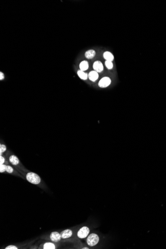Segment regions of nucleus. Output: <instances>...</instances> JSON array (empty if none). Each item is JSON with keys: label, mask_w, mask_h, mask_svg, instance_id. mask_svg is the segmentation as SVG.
I'll list each match as a JSON object with an SVG mask.
<instances>
[{"label": "nucleus", "mask_w": 166, "mask_h": 249, "mask_svg": "<svg viewBox=\"0 0 166 249\" xmlns=\"http://www.w3.org/2000/svg\"><path fill=\"white\" fill-rule=\"evenodd\" d=\"M90 232V230L87 226H83L78 231L77 233V236L79 239H85L89 236V234Z\"/></svg>", "instance_id": "20e7f679"}, {"label": "nucleus", "mask_w": 166, "mask_h": 249, "mask_svg": "<svg viewBox=\"0 0 166 249\" xmlns=\"http://www.w3.org/2000/svg\"><path fill=\"white\" fill-rule=\"evenodd\" d=\"M8 159L10 164L15 166V169H16L19 171H19H22V172L28 171V170L26 169V168H25V166H23V165L21 162V161H19V159L16 155L12 154H9L8 155Z\"/></svg>", "instance_id": "f03ea898"}, {"label": "nucleus", "mask_w": 166, "mask_h": 249, "mask_svg": "<svg viewBox=\"0 0 166 249\" xmlns=\"http://www.w3.org/2000/svg\"><path fill=\"white\" fill-rule=\"evenodd\" d=\"M7 161L4 157L2 155H0V164H4Z\"/></svg>", "instance_id": "6ab92c4d"}, {"label": "nucleus", "mask_w": 166, "mask_h": 249, "mask_svg": "<svg viewBox=\"0 0 166 249\" xmlns=\"http://www.w3.org/2000/svg\"><path fill=\"white\" fill-rule=\"evenodd\" d=\"M79 67L81 71H84L88 69L89 68V63L87 61H82L80 64Z\"/></svg>", "instance_id": "4468645a"}, {"label": "nucleus", "mask_w": 166, "mask_h": 249, "mask_svg": "<svg viewBox=\"0 0 166 249\" xmlns=\"http://www.w3.org/2000/svg\"><path fill=\"white\" fill-rule=\"evenodd\" d=\"M99 242V237L96 233H91L87 237L86 243L90 247H93L98 245Z\"/></svg>", "instance_id": "7ed1b4c3"}, {"label": "nucleus", "mask_w": 166, "mask_h": 249, "mask_svg": "<svg viewBox=\"0 0 166 249\" xmlns=\"http://www.w3.org/2000/svg\"><path fill=\"white\" fill-rule=\"evenodd\" d=\"M6 172L8 173V174H12L13 175L18 176L19 177L23 178L22 175H21V173L18 171H16V169H15L13 166H11L9 165H6Z\"/></svg>", "instance_id": "6e6552de"}, {"label": "nucleus", "mask_w": 166, "mask_h": 249, "mask_svg": "<svg viewBox=\"0 0 166 249\" xmlns=\"http://www.w3.org/2000/svg\"><path fill=\"white\" fill-rule=\"evenodd\" d=\"M7 149V146L4 144H1L0 145V155H2L4 153L6 152Z\"/></svg>", "instance_id": "f3484780"}, {"label": "nucleus", "mask_w": 166, "mask_h": 249, "mask_svg": "<svg viewBox=\"0 0 166 249\" xmlns=\"http://www.w3.org/2000/svg\"><path fill=\"white\" fill-rule=\"evenodd\" d=\"M4 74L3 73L1 72H0V80H3L4 79Z\"/></svg>", "instance_id": "412c9836"}, {"label": "nucleus", "mask_w": 166, "mask_h": 249, "mask_svg": "<svg viewBox=\"0 0 166 249\" xmlns=\"http://www.w3.org/2000/svg\"><path fill=\"white\" fill-rule=\"evenodd\" d=\"M111 83V80L109 77H105L99 80L98 85L100 88H105L108 87Z\"/></svg>", "instance_id": "423d86ee"}, {"label": "nucleus", "mask_w": 166, "mask_h": 249, "mask_svg": "<svg viewBox=\"0 0 166 249\" xmlns=\"http://www.w3.org/2000/svg\"><path fill=\"white\" fill-rule=\"evenodd\" d=\"M61 236L63 240H65L67 239H70L72 237L73 235V231L70 229H67L62 231L61 233Z\"/></svg>", "instance_id": "0eeeda50"}, {"label": "nucleus", "mask_w": 166, "mask_h": 249, "mask_svg": "<svg viewBox=\"0 0 166 249\" xmlns=\"http://www.w3.org/2000/svg\"><path fill=\"white\" fill-rule=\"evenodd\" d=\"M49 239L52 242L54 243H59L62 240L60 233L57 231L51 232L49 235Z\"/></svg>", "instance_id": "39448f33"}, {"label": "nucleus", "mask_w": 166, "mask_h": 249, "mask_svg": "<svg viewBox=\"0 0 166 249\" xmlns=\"http://www.w3.org/2000/svg\"><path fill=\"white\" fill-rule=\"evenodd\" d=\"M105 65L108 70L112 69L113 67H114V65H113L112 62H111V61H105Z\"/></svg>", "instance_id": "dca6fc26"}, {"label": "nucleus", "mask_w": 166, "mask_h": 249, "mask_svg": "<svg viewBox=\"0 0 166 249\" xmlns=\"http://www.w3.org/2000/svg\"><path fill=\"white\" fill-rule=\"evenodd\" d=\"M96 55V51L93 50H89L87 51H86V53L84 54V56L86 57V58H87L88 59H93V57H95Z\"/></svg>", "instance_id": "9b49d317"}, {"label": "nucleus", "mask_w": 166, "mask_h": 249, "mask_svg": "<svg viewBox=\"0 0 166 249\" xmlns=\"http://www.w3.org/2000/svg\"><path fill=\"white\" fill-rule=\"evenodd\" d=\"M6 165L5 164H0V172L1 173H3V172H6Z\"/></svg>", "instance_id": "a211bd4d"}, {"label": "nucleus", "mask_w": 166, "mask_h": 249, "mask_svg": "<svg viewBox=\"0 0 166 249\" xmlns=\"http://www.w3.org/2000/svg\"><path fill=\"white\" fill-rule=\"evenodd\" d=\"M99 74L98 72H96V71H90L88 74V78L92 82L96 81L99 78Z\"/></svg>", "instance_id": "9d476101"}, {"label": "nucleus", "mask_w": 166, "mask_h": 249, "mask_svg": "<svg viewBox=\"0 0 166 249\" xmlns=\"http://www.w3.org/2000/svg\"><path fill=\"white\" fill-rule=\"evenodd\" d=\"M93 68L94 71H96L98 73L102 72L104 69L102 63L99 61H96L93 63Z\"/></svg>", "instance_id": "1a4fd4ad"}, {"label": "nucleus", "mask_w": 166, "mask_h": 249, "mask_svg": "<svg viewBox=\"0 0 166 249\" xmlns=\"http://www.w3.org/2000/svg\"><path fill=\"white\" fill-rule=\"evenodd\" d=\"M19 172L22 175L23 178H25V180L27 181L31 184H34L35 185H40L42 183V180L40 176L38 175L35 172H29V171H28V172L19 171Z\"/></svg>", "instance_id": "f257e3e1"}, {"label": "nucleus", "mask_w": 166, "mask_h": 249, "mask_svg": "<svg viewBox=\"0 0 166 249\" xmlns=\"http://www.w3.org/2000/svg\"><path fill=\"white\" fill-rule=\"evenodd\" d=\"M77 74L78 76L82 80H86L88 78V75L87 73L84 72V71H81L80 70H78L77 71Z\"/></svg>", "instance_id": "2eb2a0df"}, {"label": "nucleus", "mask_w": 166, "mask_h": 249, "mask_svg": "<svg viewBox=\"0 0 166 249\" xmlns=\"http://www.w3.org/2000/svg\"><path fill=\"white\" fill-rule=\"evenodd\" d=\"M42 249H56V246L54 242H46L42 245Z\"/></svg>", "instance_id": "f8f14e48"}, {"label": "nucleus", "mask_w": 166, "mask_h": 249, "mask_svg": "<svg viewBox=\"0 0 166 249\" xmlns=\"http://www.w3.org/2000/svg\"><path fill=\"white\" fill-rule=\"evenodd\" d=\"M5 249H19L18 247L15 246V245H9L8 246H7L4 248Z\"/></svg>", "instance_id": "aec40b11"}, {"label": "nucleus", "mask_w": 166, "mask_h": 249, "mask_svg": "<svg viewBox=\"0 0 166 249\" xmlns=\"http://www.w3.org/2000/svg\"><path fill=\"white\" fill-rule=\"evenodd\" d=\"M104 58L106 61H111L114 60V56L111 52L109 51H105L103 54Z\"/></svg>", "instance_id": "ddd939ff"}]
</instances>
